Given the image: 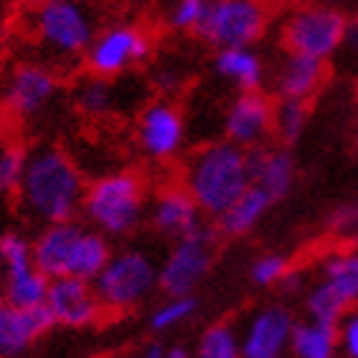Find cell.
<instances>
[{
    "label": "cell",
    "mask_w": 358,
    "mask_h": 358,
    "mask_svg": "<svg viewBox=\"0 0 358 358\" xmlns=\"http://www.w3.org/2000/svg\"><path fill=\"white\" fill-rule=\"evenodd\" d=\"M85 175L79 164L59 146H35L27 152L21 184H17V207L35 224H52L76 219L85 199Z\"/></svg>",
    "instance_id": "6da1fadb"
},
{
    "label": "cell",
    "mask_w": 358,
    "mask_h": 358,
    "mask_svg": "<svg viewBox=\"0 0 358 358\" xmlns=\"http://www.w3.org/2000/svg\"><path fill=\"white\" fill-rule=\"evenodd\" d=\"M181 184L189 189L204 219L216 222L250 187V149L234 140H210L187 155Z\"/></svg>",
    "instance_id": "7a4b0ae2"
},
{
    "label": "cell",
    "mask_w": 358,
    "mask_h": 358,
    "mask_svg": "<svg viewBox=\"0 0 358 358\" xmlns=\"http://www.w3.org/2000/svg\"><path fill=\"white\" fill-rule=\"evenodd\" d=\"M114 254L111 239L91 227L85 219H64L41 224L38 236L32 239V257L41 271L56 277H79L91 280L102 271V265Z\"/></svg>",
    "instance_id": "3957f363"
},
{
    "label": "cell",
    "mask_w": 358,
    "mask_h": 358,
    "mask_svg": "<svg viewBox=\"0 0 358 358\" xmlns=\"http://www.w3.org/2000/svg\"><path fill=\"white\" fill-rule=\"evenodd\" d=\"M149 213V184L137 169H114L94 178L85 187L79 216L114 239H129L146 224Z\"/></svg>",
    "instance_id": "277c9868"
},
{
    "label": "cell",
    "mask_w": 358,
    "mask_h": 358,
    "mask_svg": "<svg viewBox=\"0 0 358 358\" xmlns=\"http://www.w3.org/2000/svg\"><path fill=\"white\" fill-rule=\"evenodd\" d=\"M157 259L146 248H120L94 277V289L102 300L105 315H131L160 292L157 289Z\"/></svg>",
    "instance_id": "5b68a950"
},
{
    "label": "cell",
    "mask_w": 358,
    "mask_h": 358,
    "mask_svg": "<svg viewBox=\"0 0 358 358\" xmlns=\"http://www.w3.org/2000/svg\"><path fill=\"white\" fill-rule=\"evenodd\" d=\"M96 29V15L85 0H41L29 12V32L56 62H82Z\"/></svg>",
    "instance_id": "8992f818"
},
{
    "label": "cell",
    "mask_w": 358,
    "mask_h": 358,
    "mask_svg": "<svg viewBox=\"0 0 358 358\" xmlns=\"http://www.w3.org/2000/svg\"><path fill=\"white\" fill-rule=\"evenodd\" d=\"M347 21L350 15L341 6L324 3V0L297 3L280 17L277 41L282 52H303V56L332 62L335 52L341 50Z\"/></svg>",
    "instance_id": "52a82bcc"
},
{
    "label": "cell",
    "mask_w": 358,
    "mask_h": 358,
    "mask_svg": "<svg viewBox=\"0 0 358 358\" xmlns=\"http://www.w3.org/2000/svg\"><path fill=\"white\" fill-rule=\"evenodd\" d=\"M219 227L204 219L195 230L172 239L166 257L157 265V289L160 294H192L210 277L219 257Z\"/></svg>",
    "instance_id": "ba28073f"
},
{
    "label": "cell",
    "mask_w": 358,
    "mask_h": 358,
    "mask_svg": "<svg viewBox=\"0 0 358 358\" xmlns=\"http://www.w3.org/2000/svg\"><path fill=\"white\" fill-rule=\"evenodd\" d=\"M155 56V35L137 21H111L96 29L91 47L85 50L82 64L94 76H129Z\"/></svg>",
    "instance_id": "9c48e42d"
},
{
    "label": "cell",
    "mask_w": 358,
    "mask_h": 358,
    "mask_svg": "<svg viewBox=\"0 0 358 358\" xmlns=\"http://www.w3.org/2000/svg\"><path fill=\"white\" fill-rule=\"evenodd\" d=\"M274 27V12L268 0H210L195 38L219 47H257Z\"/></svg>",
    "instance_id": "30bf717a"
},
{
    "label": "cell",
    "mask_w": 358,
    "mask_h": 358,
    "mask_svg": "<svg viewBox=\"0 0 358 358\" xmlns=\"http://www.w3.org/2000/svg\"><path fill=\"white\" fill-rule=\"evenodd\" d=\"M134 143L137 152L157 166H169L181 160L187 149V114L172 99L146 102L137 111L134 122Z\"/></svg>",
    "instance_id": "8fae6325"
},
{
    "label": "cell",
    "mask_w": 358,
    "mask_h": 358,
    "mask_svg": "<svg viewBox=\"0 0 358 358\" xmlns=\"http://www.w3.org/2000/svg\"><path fill=\"white\" fill-rule=\"evenodd\" d=\"M62 91L59 73L44 62H21L9 70L3 82L0 105L15 122H29L41 117Z\"/></svg>",
    "instance_id": "7c38bea8"
},
{
    "label": "cell",
    "mask_w": 358,
    "mask_h": 358,
    "mask_svg": "<svg viewBox=\"0 0 358 358\" xmlns=\"http://www.w3.org/2000/svg\"><path fill=\"white\" fill-rule=\"evenodd\" d=\"M274 94L265 87L236 91L222 111V137L245 149H259L274 140Z\"/></svg>",
    "instance_id": "4fadbf2b"
},
{
    "label": "cell",
    "mask_w": 358,
    "mask_h": 358,
    "mask_svg": "<svg viewBox=\"0 0 358 358\" xmlns=\"http://www.w3.org/2000/svg\"><path fill=\"white\" fill-rule=\"evenodd\" d=\"M297 317L282 303H265L254 309L239 327L242 358H280L289 352Z\"/></svg>",
    "instance_id": "5bb4252c"
},
{
    "label": "cell",
    "mask_w": 358,
    "mask_h": 358,
    "mask_svg": "<svg viewBox=\"0 0 358 358\" xmlns=\"http://www.w3.org/2000/svg\"><path fill=\"white\" fill-rule=\"evenodd\" d=\"M44 306L52 317V324L62 329H91V327L102 324V317H105L102 300L94 289V282L79 280V277L50 280V292H47Z\"/></svg>",
    "instance_id": "9a60e30c"
},
{
    "label": "cell",
    "mask_w": 358,
    "mask_h": 358,
    "mask_svg": "<svg viewBox=\"0 0 358 358\" xmlns=\"http://www.w3.org/2000/svg\"><path fill=\"white\" fill-rule=\"evenodd\" d=\"M204 222L201 207L195 204L189 189L181 181L164 184L152 199H149V213H146V224L152 227V234L160 239H178L195 230Z\"/></svg>",
    "instance_id": "2e32d148"
},
{
    "label": "cell",
    "mask_w": 358,
    "mask_h": 358,
    "mask_svg": "<svg viewBox=\"0 0 358 358\" xmlns=\"http://www.w3.org/2000/svg\"><path fill=\"white\" fill-rule=\"evenodd\" d=\"M329 79V62L303 56V52H282L274 70H268V85H271L274 99H309L324 91Z\"/></svg>",
    "instance_id": "e0dca14e"
},
{
    "label": "cell",
    "mask_w": 358,
    "mask_h": 358,
    "mask_svg": "<svg viewBox=\"0 0 358 358\" xmlns=\"http://www.w3.org/2000/svg\"><path fill=\"white\" fill-rule=\"evenodd\" d=\"M50 329H56V324L47 306L24 309L9 300H0V358L27 355Z\"/></svg>",
    "instance_id": "ac0fdd59"
},
{
    "label": "cell",
    "mask_w": 358,
    "mask_h": 358,
    "mask_svg": "<svg viewBox=\"0 0 358 358\" xmlns=\"http://www.w3.org/2000/svg\"><path fill=\"white\" fill-rule=\"evenodd\" d=\"M250 184L262 187L277 204L289 199L297 184V160L292 146L265 143L259 149H250Z\"/></svg>",
    "instance_id": "d6986e66"
},
{
    "label": "cell",
    "mask_w": 358,
    "mask_h": 358,
    "mask_svg": "<svg viewBox=\"0 0 358 358\" xmlns=\"http://www.w3.org/2000/svg\"><path fill=\"white\" fill-rule=\"evenodd\" d=\"M210 67L234 91H257L268 82V64L257 47H219Z\"/></svg>",
    "instance_id": "ffe728a7"
},
{
    "label": "cell",
    "mask_w": 358,
    "mask_h": 358,
    "mask_svg": "<svg viewBox=\"0 0 358 358\" xmlns=\"http://www.w3.org/2000/svg\"><path fill=\"white\" fill-rule=\"evenodd\" d=\"M274 204H277V201H274L262 187L250 184V187L239 195V199L216 219V227H219L222 239H242V236H248V234H254V230L259 227V222L274 210Z\"/></svg>",
    "instance_id": "44dd1931"
},
{
    "label": "cell",
    "mask_w": 358,
    "mask_h": 358,
    "mask_svg": "<svg viewBox=\"0 0 358 358\" xmlns=\"http://www.w3.org/2000/svg\"><path fill=\"white\" fill-rule=\"evenodd\" d=\"M120 82H122V76L108 79V76L87 73L73 91L76 111L82 117H87V120H105V117L120 114L122 111V105H120Z\"/></svg>",
    "instance_id": "7402d4cb"
},
{
    "label": "cell",
    "mask_w": 358,
    "mask_h": 358,
    "mask_svg": "<svg viewBox=\"0 0 358 358\" xmlns=\"http://www.w3.org/2000/svg\"><path fill=\"white\" fill-rule=\"evenodd\" d=\"M289 355L294 358H335L338 355V327L303 317L292 329Z\"/></svg>",
    "instance_id": "603a6c76"
},
{
    "label": "cell",
    "mask_w": 358,
    "mask_h": 358,
    "mask_svg": "<svg viewBox=\"0 0 358 358\" xmlns=\"http://www.w3.org/2000/svg\"><path fill=\"white\" fill-rule=\"evenodd\" d=\"M199 309H201L199 292H192V294H164V300L155 303L152 312L146 315V329L152 335L178 332L199 315Z\"/></svg>",
    "instance_id": "cb8c5ba5"
},
{
    "label": "cell",
    "mask_w": 358,
    "mask_h": 358,
    "mask_svg": "<svg viewBox=\"0 0 358 358\" xmlns=\"http://www.w3.org/2000/svg\"><path fill=\"white\" fill-rule=\"evenodd\" d=\"M3 300L15 303V306L24 309H35L47 303V292H50V277L41 271L38 265H27L17 268V271H3Z\"/></svg>",
    "instance_id": "d4e9b609"
},
{
    "label": "cell",
    "mask_w": 358,
    "mask_h": 358,
    "mask_svg": "<svg viewBox=\"0 0 358 358\" xmlns=\"http://www.w3.org/2000/svg\"><path fill=\"white\" fill-rule=\"evenodd\" d=\"M320 280H327L332 289L344 297V303L352 309L358 306V248L332 250L320 262Z\"/></svg>",
    "instance_id": "484cf974"
},
{
    "label": "cell",
    "mask_w": 358,
    "mask_h": 358,
    "mask_svg": "<svg viewBox=\"0 0 358 358\" xmlns=\"http://www.w3.org/2000/svg\"><path fill=\"white\" fill-rule=\"evenodd\" d=\"M347 303L344 297L338 294L327 280H317L312 285H306L303 292V317H312L320 320V324H341V317L347 315Z\"/></svg>",
    "instance_id": "4316f807"
},
{
    "label": "cell",
    "mask_w": 358,
    "mask_h": 358,
    "mask_svg": "<svg viewBox=\"0 0 358 358\" xmlns=\"http://www.w3.org/2000/svg\"><path fill=\"white\" fill-rule=\"evenodd\" d=\"M195 355L199 358H242L239 327L230 320H216L207 324L195 341Z\"/></svg>",
    "instance_id": "83f0119b"
},
{
    "label": "cell",
    "mask_w": 358,
    "mask_h": 358,
    "mask_svg": "<svg viewBox=\"0 0 358 358\" xmlns=\"http://www.w3.org/2000/svg\"><path fill=\"white\" fill-rule=\"evenodd\" d=\"M312 120L309 99H277L274 105V140L294 146Z\"/></svg>",
    "instance_id": "f1b7e54d"
},
{
    "label": "cell",
    "mask_w": 358,
    "mask_h": 358,
    "mask_svg": "<svg viewBox=\"0 0 358 358\" xmlns=\"http://www.w3.org/2000/svg\"><path fill=\"white\" fill-rule=\"evenodd\" d=\"M294 268L289 254H280V250H265L259 254L248 268V280L254 289H280V282L289 277V271Z\"/></svg>",
    "instance_id": "f546056e"
},
{
    "label": "cell",
    "mask_w": 358,
    "mask_h": 358,
    "mask_svg": "<svg viewBox=\"0 0 358 358\" xmlns=\"http://www.w3.org/2000/svg\"><path fill=\"white\" fill-rule=\"evenodd\" d=\"M27 164V152L15 143L0 140V195H15Z\"/></svg>",
    "instance_id": "4dcf8cb0"
},
{
    "label": "cell",
    "mask_w": 358,
    "mask_h": 358,
    "mask_svg": "<svg viewBox=\"0 0 358 358\" xmlns=\"http://www.w3.org/2000/svg\"><path fill=\"white\" fill-rule=\"evenodd\" d=\"M207 9H210V0H172L169 17H166L169 29L195 35V29H199L201 21H204Z\"/></svg>",
    "instance_id": "1f68e13d"
},
{
    "label": "cell",
    "mask_w": 358,
    "mask_h": 358,
    "mask_svg": "<svg viewBox=\"0 0 358 358\" xmlns=\"http://www.w3.org/2000/svg\"><path fill=\"white\" fill-rule=\"evenodd\" d=\"M0 259H3V271H17V268L35 265L32 239L17 234V230H6V234L0 236Z\"/></svg>",
    "instance_id": "d6a6232c"
},
{
    "label": "cell",
    "mask_w": 358,
    "mask_h": 358,
    "mask_svg": "<svg viewBox=\"0 0 358 358\" xmlns=\"http://www.w3.org/2000/svg\"><path fill=\"white\" fill-rule=\"evenodd\" d=\"M338 70L347 76H358V15H350L347 21V32H344V41H341V50L335 52Z\"/></svg>",
    "instance_id": "836d02e7"
},
{
    "label": "cell",
    "mask_w": 358,
    "mask_h": 358,
    "mask_svg": "<svg viewBox=\"0 0 358 358\" xmlns=\"http://www.w3.org/2000/svg\"><path fill=\"white\" fill-rule=\"evenodd\" d=\"M355 227H358V199H352L347 204H338L327 216V230L335 236H350Z\"/></svg>",
    "instance_id": "e575fe53"
},
{
    "label": "cell",
    "mask_w": 358,
    "mask_h": 358,
    "mask_svg": "<svg viewBox=\"0 0 358 358\" xmlns=\"http://www.w3.org/2000/svg\"><path fill=\"white\" fill-rule=\"evenodd\" d=\"M338 352L347 358H358V306L347 309L338 324Z\"/></svg>",
    "instance_id": "d590c367"
},
{
    "label": "cell",
    "mask_w": 358,
    "mask_h": 358,
    "mask_svg": "<svg viewBox=\"0 0 358 358\" xmlns=\"http://www.w3.org/2000/svg\"><path fill=\"white\" fill-rule=\"evenodd\" d=\"M140 358H169V341H164V335H152L146 344L137 347Z\"/></svg>",
    "instance_id": "8d00e7d4"
},
{
    "label": "cell",
    "mask_w": 358,
    "mask_h": 358,
    "mask_svg": "<svg viewBox=\"0 0 358 358\" xmlns=\"http://www.w3.org/2000/svg\"><path fill=\"white\" fill-rule=\"evenodd\" d=\"M352 149L358 152V111H355V122H352Z\"/></svg>",
    "instance_id": "74e56055"
},
{
    "label": "cell",
    "mask_w": 358,
    "mask_h": 358,
    "mask_svg": "<svg viewBox=\"0 0 358 358\" xmlns=\"http://www.w3.org/2000/svg\"><path fill=\"white\" fill-rule=\"evenodd\" d=\"M0 280H3V259H0Z\"/></svg>",
    "instance_id": "f35d334b"
},
{
    "label": "cell",
    "mask_w": 358,
    "mask_h": 358,
    "mask_svg": "<svg viewBox=\"0 0 358 358\" xmlns=\"http://www.w3.org/2000/svg\"><path fill=\"white\" fill-rule=\"evenodd\" d=\"M27 3H41V0H27Z\"/></svg>",
    "instance_id": "ab89813d"
},
{
    "label": "cell",
    "mask_w": 358,
    "mask_h": 358,
    "mask_svg": "<svg viewBox=\"0 0 358 358\" xmlns=\"http://www.w3.org/2000/svg\"><path fill=\"white\" fill-rule=\"evenodd\" d=\"M85 3H91V0H85Z\"/></svg>",
    "instance_id": "60d3db41"
}]
</instances>
